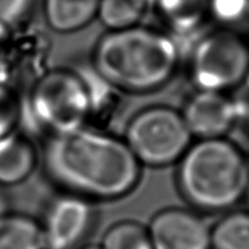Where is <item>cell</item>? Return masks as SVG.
Masks as SVG:
<instances>
[{
	"label": "cell",
	"mask_w": 249,
	"mask_h": 249,
	"mask_svg": "<svg viewBox=\"0 0 249 249\" xmlns=\"http://www.w3.org/2000/svg\"><path fill=\"white\" fill-rule=\"evenodd\" d=\"M40 165L57 191L95 204L130 196L143 169L122 136L90 126L46 138Z\"/></svg>",
	"instance_id": "6da1fadb"
},
{
	"label": "cell",
	"mask_w": 249,
	"mask_h": 249,
	"mask_svg": "<svg viewBox=\"0 0 249 249\" xmlns=\"http://www.w3.org/2000/svg\"><path fill=\"white\" fill-rule=\"evenodd\" d=\"M182 50L162 28L140 24L106 31L95 43L90 67L124 95L160 91L178 75Z\"/></svg>",
	"instance_id": "7a4b0ae2"
},
{
	"label": "cell",
	"mask_w": 249,
	"mask_h": 249,
	"mask_svg": "<svg viewBox=\"0 0 249 249\" xmlns=\"http://www.w3.org/2000/svg\"><path fill=\"white\" fill-rule=\"evenodd\" d=\"M175 167L178 192L202 215L224 214L245 201L249 156L231 139L194 140Z\"/></svg>",
	"instance_id": "3957f363"
},
{
	"label": "cell",
	"mask_w": 249,
	"mask_h": 249,
	"mask_svg": "<svg viewBox=\"0 0 249 249\" xmlns=\"http://www.w3.org/2000/svg\"><path fill=\"white\" fill-rule=\"evenodd\" d=\"M89 113V90L78 68L50 67L23 95L22 121L29 117L45 139L84 128Z\"/></svg>",
	"instance_id": "277c9868"
},
{
	"label": "cell",
	"mask_w": 249,
	"mask_h": 249,
	"mask_svg": "<svg viewBox=\"0 0 249 249\" xmlns=\"http://www.w3.org/2000/svg\"><path fill=\"white\" fill-rule=\"evenodd\" d=\"M123 140L142 168L162 169L177 165L192 142L180 109L151 105L126 122Z\"/></svg>",
	"instance_id": "5b68a950"
},
{
	"label": "cell",
	"mask_w": 249,
	"mask_h": 249,
	"mask_svg": "<svg viewBox=\"0 0 249 249\" xmlns=\"http://www.w3.org/2000/svg\"><path fill=\"white\" fill-rule=\"evenodd\" d=\"M249 71V43L235 29L206 32L195 40L187 73L196 90L231 94L243 84Z\"/></svg>",
	"instance_id": "8992f818"
},
{
	"label": "cell",
	"mask_w": 249,
	"mask_h": 249,
	"mask_svg": "<svg viewBox=\"0 0 249 249\" xmlns=\"http://www.w3.org/2000/svg\"><path fill=\"white\" fill-rule=\"evenodd\" d=\"M45 249H79L99 221L96 204L82 197L57 191L46 202L40 219Z\"/></svg>",
	"instance_id": "52a82bcc"
},
{
	"label": "cell",
	"mask_w": 249,
	"mask_h": 249,
	"mask_svg": "<svg viewBox=\"0 0 249 249\" xmlns=\"http://www.w3.org/2000/svg\"><path fill=\"white\" fill-rule=\"evenodd\" d=\"M180 112L194 140L221 139L235 130L240 106L231 94L195 90Z\"/></svg>",
	"instance_id": "ba28073f"
},
{
	"label": "cell",
	"mask_w": 249,
	"mask_h": 249,
	"mask_svg": "<svg viewBox=\"0 0 249 249\" xmlns=\"http://www.w3.org/2000/svg\"><path fill=\"white\" fill-rule=\"evenodd\" d=\"M148 233L155 249H212L211 226L189 207H168L151 218Z\"/></svg>",
	"instance_id": "9c48e42d"
},
{
	"label": "cell",
	"mask_w": 249,
	"mask_h": 249,
	"mask_svg": "<svg viewBox=\"0 0 249 249\" xmlns=\"http://www.w3.org/2000/svg\"><path fill=\"white\" fill-rule=\"evenodd\" d=\"M51 51L53 43L45 32L27 23L17 27L7 53L15 84L26 83L28 88L48 71L50 68Z\"/></svg>",
	"instance_id": "30bf717a"
},
{
	"label": "cell",
	"mask_w": 249,
	"mask_h": 249,
	"mask_svg": "<svg viewBox=\"0 0 249 249\" xmlns=\"http://www.w3.org/2000/svg\"><path fill=\"white\" fill-rule=\"evenodd\" d=\"M40 164L34 141L21 130L0 139V187L10 189L26 182Z\"/></svg>",
	"instance_id": "8fae6325"
},
{
	"label": "cell",
	"mask_w": 249,
	"mask_h": 249,
	"mask_svg": "<svg viewBox=\"0 0 249 249\" xmlns=\"http://www.w3.org/2000/svg\"><path fill=\"white\" fill-rule=\"evenodd\" d=\"M87 82L90 97L88 125L99 130L111 131L112 125L121 118L124 108V94L102 79L91 67L79 70Z\"/></svg>",
	"instance_id": "7c38bea8"
},
{
	"label": "cell",
	"mask_w": 249,
	"mask_h": 249,
	"mask_svg": "<svg viewBox=\"0 0 249 249\" xmlns=\"http://www.w3.org/2000/svg\"><path fill=\"white\" fill-rule=\"evenodd\" d=\"M152 4L162 29L175 39L198 33L209 17V0H153Z\"/></svg>",
	"instance_id": "4fadbf2b"
},
{
	"label": "cell",
	"mask_w": 249,
	"mask_h": 249,
	"mask_svg": "<svg viewBox=\"0 0 249 249\" xmlns=\"http://www.w3.org/2000/svg\"><path fill=\"white\" fill-rule=\"evenodd\" d=\"M100 0H43V16L51 32L73 34L97 19Z\"/></svg>",
	"instance_id": "5bb4252c"
},
{
	"label": "cell",
	"mask_w": 249,
	"mask_h": 249,
	"mask_svg": "<svg viewBox=\"0 0 249 249\" xmlns=\"http://www.w3.org/2000/svg\"><path fill=\"white\" fill-rule=\"evenodd\" d=\"M0 249H45L38 219L12 211L1 216Z\"/></svg>",
	"instance_id": "9a60e30c"
},
{
	"label": "cell",
	"mask_w": 249,
	"mask_h": 249,
	"mask_svg": "<svg viewBox=\"0 0 249 249\" xmlns=\"http://www.w3.org/2000/svg\"><path fill=\"white\" fill-rule=\"evenodd\" d=\"M152 0H100L97 19L106 31H119L142 24Z\"/></svg>",
	"instance_id": "2e32d148"
},
{
	"label": "cell",
	"mask_w": 249,
	"mask_h": 249,
	"mask_svg": "<svg viewBox=\"0 0 249 249\" xmlns=\"http://www.w3.org/2000/svg\"><path fill=\"white\" fill-rule=\"evenodd\" d=\"M212 249H249V209L226 212L211 226Z\"/></svg>",
	"instance_id": "e0dca14e"
},
{
	"label": "cell",
	"mask_w": 249,
	"mask_h": 249,
	"mask_svg": "<svg viewBox=\"0 0 249 249\" xmlns=\"http://www.w3.org/2000/svg\"><path fill=\"white\" fill-rule=\"evenodd\" d=\"M104 249H155L147 225L135 220H121L109 226L101 241Z\"/></svg>",
	"instance_id": "ac0fdd59"
},
{
	"label": "cell",
	"mask_w": 249,
	"mask_h": 249,
	"mask_svg": "<svg viewBox=\"0 0 249 249\" xmlns=\"http://www.w3.org/2000/svg\"><path fill=\"white\" fill-rule=\"evenodd\" d=\"M23 118V95L11 84H0V139L18 130Z\"/></svg>",
	"instance_id": "d6986e66"
},
{
	"label": "cell",
	"mask_w": 249,
	"mask_h": 249,
	"mask_svg": "<svg viewBox=\"0 0 249 249\" xmlns=\"http://www.w3.org/2000/svg\"><path fill=\"white\" fill-rule=\"evenodd\" d=\"M209 17L221 28L235 29L249 21V0H209Z\"/></svg>",
	"instance_id": "ffe728a7"
},
{
	"label": "cell",
	"mask_w": 249,
	"mask_h": 249,
	"mask_svg": "<svg viewBox=\"0 0 249 249\" xmlns=\"http://www.w3.org/2000/svg\"><path fill=\"white\" fill-rule=\"evenodd\" d=\"M36 0H0V22L16 29L27 23Z\"/></svg>",
	"instance_id": "44dd1931"
},
{
	"label": "cell",
	"mask_w": 249,
	"mask_h": 249,
	"mask_svg": "<svg viewBox=\"0 0 249 249\" xmlns=\"http://www.w3.org/2000/svg\"><path fill=\"white\" fill-rule=\"evenodd\" d=\"M240 106V116H238L237 124L235 126L236 133L240 136L242 142L237 143L240 147L249 156V99L242 97V99H236Z\"/></svg>",
	"instance_id": "7402d4cb"
},
{
	"label": "cell",
	"mask_w": 249,
	"mask_h": 249,
	"mask_svg": "<svg viewBox=\"0 0 249 249\" xmlns=\"http://www.w3.org/2000/svg\"><path fill=\"white\" fill-rule=\"evenodd\" d=\"M15 28L0 22V57L7 58Z\"/></svg>",
	"instance_id": "603a6c76"
},
{
	"label": "cell",
	"mask_w": 249,
	"mask_h": 249,
	"mask_svg": "<svg viewBox=\"0 0 249 249\" xmlns=\"http://www.w3.org/2000/svg\"><path fill=\"white\" fill-rule=\"evenodd\" d=\"M240 89L245 90L246 94H245V96H243V97H246V99H249V71H248L247 75H246L245 80H243V84L241 85Z\"/></svg>",
	"instance_id": "cb8c5ba5"
},
{
	"label": "cell",
	"mask_w": 249,
	"mask_h": 249,
	"mask_svg": "<svg viewBox=\"0 0 249 249\" xmlns=\"http://www.w3.org/2000/svg\"><path fill=\"white\" fill-rule=\"evenodd\" d=\"M79 249H104L101 247V245H85Z\"/></svg>",
	"instance_id": "d4e9b609"
},
{
	"label": "cell",
	"mask_w": 249,
	"mask_h": 249,
	"mask_svg": "<svg viewBox=\"0 0 249 249\" xmlns=\"http://www.w3.org/2000/svg\"><path fill=\"white\" fill-rule=\"evenodd\" d=\"M247 203V208L249 209V179H248V185H247V190H246V196H245V201Z\"/></svg>",
	"instance_id": "484cf974"
}]
</instances>
